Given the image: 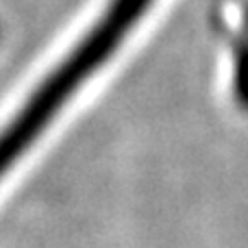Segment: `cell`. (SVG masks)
I'll list each match as a JSON object with an SVG mask.
<instances>
[{
    "label": "cell",
    "mask_w": 248,
    "mask_h": 248,
    "mask_svg": "<svg viewBox=\"0 0 248 248\" xmlns=\"http://www.w3.org/2000/svg\"><path fill=\"white\" fill-rule=\"evenodd\" d=\"M153 0H111L96 24L70 55L26 98L9 126L0 133V174L33 144L46 124L61 111L77 90L118 50L124 35L140 22Z\"/></svg>",
    "instance_id": "6da1fadb"
}]
</instances>
